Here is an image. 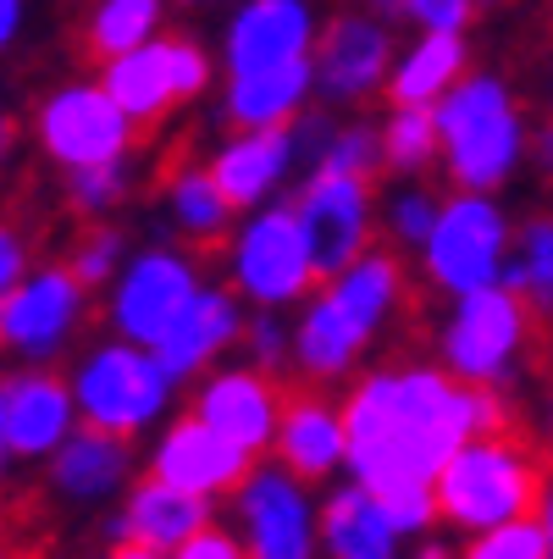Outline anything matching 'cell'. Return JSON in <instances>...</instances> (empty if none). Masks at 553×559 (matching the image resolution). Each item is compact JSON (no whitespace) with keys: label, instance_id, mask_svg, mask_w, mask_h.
I'll return each instance as SVG.
<instances>
[{"label":"cell","instance_id":"cell-19","mask_svg":"<svg viewBox=\"0 0 553 559\" xmlns=\"http://www.w3.org/2000/svg\"><path fill=\"white\" fill-rule=\"evenodd\" d=\"M272 460H282L293 476H304V483H315V488L349 476V421H344L338 388H315V382L288 388Z\"/></svg>","mask_w":553,"mask_h":559},{"label":"cell","instance_id":"cell-40","mask_svg":"<svg viewBox=\"0 0 553 559\" xmlns=\"http://www.w3.org/2000/svg\"><path fill=\"white\" fill-rule=\"evenodd\" d=\"M28 272H34V266H28V238H23V227L0 222V299H7Z\"/></svg>","mask_w":553,"mask_h":559},{"label":"cell","instance_id":"cell-11","mask_svg":"<svg viewBox=\"0 0 553 559\" xmlns=\"http://www.w3.org/2000/svg\"><path fill=\"white\" fill-rule=\"evenodd\" d=\"M200 283L205 266L194 245H183V238L178 245H144L122 261V272L106 288V328L117 338L155 344L178 322V310L200 294Z\"/></svg>","mask_w":553,"mask_h":559},{"label":"cell","instance_id":"cell-15","mask_svg":"<svg viewBox=\"0 0 553 559\" xmlns=\"http://www.w3.org/2000/svg\"><path fill=\"white\" fill-rule=\"evenodd\" d=\"M282 405H288V382L277 371H261L244 355H232L216 371H205L200 382H189V411L205 416L221 438H232L255 460L272 454Z\"/></svg>","mask_w":553,"mask_h":559},{"label":"cell","instance_id":"cell-51","mask_svg":"<svg viewBox=\"0 0 553 559\" xmlns=\"http://www.w3.org/2000/svg\"><path fill=\"white\" fill-rule=\"evenodd\" d=\"M482 7H504V0H482Z\"/></svg>","mask_w":553,"mask_h":559},{"label":"cell","instance_id":"cell-50","mask_svg":"<svg viewBox=\"0 0 553 559\" xmlns=\"http://www.w3.org/2000/svg\"><path fill=\"white\" fill-rule=\"evenodd\" d=\"M0 559H28V548H12V543H0Z\"/></svg>","mask_w":553,"mask_h":559},{"label":"cell","instance_id":"cell-8","mask_svg":"<svg viewBox=\"0 0 553 559\" xmlns=\"http://www.w3.org/2000/svg\"><path fill=\"white\" fill-rule=\"evenodd\" d=\"M100 84L117 95V106L144 128L155 133L161 122H172L183 106L205 100L216 84H221V61L189 39V34H155L111 61H100Z\"/></svg>","mask_w":553,"mask_h":559},{"label":"cell","instance_id":"cell-4","mask_svg":"<svg viewBox=\"0 0 553 559\" xmlns=\"http://www.w3.org/2000/svg\"><path fill=\"white\" fill-rule=\"evenodd\" d=\"M537 333L542 322L509 283L477 288V294L443 299L437 322H432V360L448 366L459 382L515 393L537 355Z\"/></svg>","mask_w":553,"mask_h":559},{"label":"cell","instance_id":"cell-49","mask_svg":"<svg viewBox=\"0 0 553 559\" xmlns=\"http://www.w3.org/2000/svg\"><path fill=\"white\" fill-rule=\"evenodd\" d=\"M537 443H542V454H548V465H553V399L542 405V421H537Z\"/></svg>","mask_w":553,"mask_h":559},{"label":"cell","instance_id":"cell-21","mask_svg":"<svg viewBox=\"0 0 553 559\" xmlns=\"http://www.w3.org/2000/svg\"><path fill=\"white\" fill-rule=\"evenodd\" d=\"M216 515H221L216 499H200V493L167 483V476H155V471H139L128 483V493L117 499V515L106 521V537L139 543V548H155V554H178Z\"/></svg>","mask_w":553,"mask_h":559},{"label":"cell","instance_id":"cell-39","mask_svg":"<svg viewBox=\"0 0 553 559\" xmlns=\"http://www.w3.org/2000/svg\"><path fill=\"white\" fill-rule=\"evenodd\" d=\"M172 559H250V548H244V537H239V532H232V521H221V515H216V521H211L205 532H194Z\"/></svg>","mask_w":553,"mask_h":559},{"label":"cell","instance_id":"cell-31","mask_svg":"<svg viewBox=\"0 0 553 559\" xmlns=\"http://www.w3.org/2000/svg\"><path fill=\"white\" fill-rule=\"evenodd\" d=\"M382 173L432 178L437 173V117L432 106H387L382 117Z\"/></svg>","mask_w":553,"mask_h":559},{"label":"cell","instance_id":"cell-16","mask_svg":"<svg viewBox=\"0 0 553 559\" xmlns=\"http://www.w3.org/2000/svg\"><path fill=\"white\" fill-rule=\"evenodd\" d=\"M205 162H211V173H216V183L232 205L255 211L266 200H282L299 183L310 155H304L299 122H288V128H227Z\"/></svg>","mask_w":553,"mask_h":559},{"label":"cell","instance_id":"cell-6","mask_svg":"<svg viewBox=\"0 0 553 559\" xmlns=\"http://www.w3.org/2000/svg\"><path fill=\"white\" fill-rule=\"evenodd\" d=\"M515 255V211L504 194L482 189H443L437 222L416 250V277L437 299H459L477 288H498Z\"/></svg>","mask_w":553,"mask_h":559},{"label":"cell","instance_id":"cell-2","mask_svg":"<svg viewBox=\"0 0 553 559\" xmlns=\"http://www.w3.org/2000/svg\"><path fill=\"white\" fill-rule=\"evenodd\" d=\"M437 117V178L443 189L504 194L531 167V106L493 67H470L432 106Z\"/></svg>","mask_w":553,"mask_h":559},{"label":"cell","instance_id":"cell-47","mask_svg":"<svg viewBox=\"0 0 553 559\" xmlns=\"http://www.w3.org/2000/svg\"><path fill=\"white\" fill-rule=\"evenodd\" d=\"M537 95H542V111H553V50H548L542 67H537Z\"/></svg>","mask_w":553,"mask_h":559},{"label":"cell","instance_id":"cell-38","mask_svg":"<svg viewBox=\"0 0 553 559\" xmlns=\"http://www.w3.org/2000/svg\"><path fill=\"white\" fill-rule=\"evenodd\" d=\"M382 504H387V515H393V526H399V532H405L410 543L443 526V515H437V493H432V483H399V488H382Z\"/></svg>","mask_w":553,"mask_h":559},{"label":"cell","instance_id":"cell-42","mask_svg":"<svg viewBox=\"0 0 553 559\" xmlns=\"http://www.w3.org/2000/svg\"><path fill=\"white\" fill-rule=\"evenodd\" d=\"M410 559H465V548H459V532L437 526V532L416 537V543H410Z\"/></svg>","mask_w":553,"mask_h":559},{"label":"cell","instance_id":"cell-33","mask_svg":"<svg viewBox=\"0 0 553 559\" xmlns=\"http://www.w3.org/2000/svg\"><path fill=\"white\" fill-rule=\"evenodd\" d=\"M139 189V173H133V155L122 162H100V167H77L67 173V211L84 216V222H100V216H117Z\"/></svg>","mask_w":553,"mask_h":559},{"label":"cell","instance_id":"cell-30","mask_svg":"<svg viewBox=\"0 0 553 559\" xmlns=\"http://www.w3.org/2000/svg\"><path fill=\"white\" fill-rule=\"evenodd\" d=\"M167 28V0H95L84 17V50L95 61H111Z\"/></svg>","mask_w":553,"mask_h":559},{"label":"cell","instance_id":"cell-41","mask_svg":"<svg viewBox=\"0 0 553 559\" xmlns=\"http://www.w3.org/2000/svg\"><path fill=\"white\" fill-rule=\"evenodd\" d=\"M531 173L542 178L548 200H553V111L537 122V139H531Z\"/></svg>","mask_w":553,"mask_h":559},{"label":"cell","instance_id":"cell-23","mask_svg":"<svg viewBox=\"0 0 553 559\" xmlns=\"http://www.w3.org/2000/svg\"><path fill=\"white\" fill-rule=\"evenodd\" d=\"M133 476H139L133 438L106 432V427H89V421H77L72 438L45 460V483H50V493L61 504H106V499H122Z\"/></svg>","mask_w":553,"mask_h":559},{"label":"cell","instance_id":"cell-37","mask_svg":"<svg viewBox=\"0 0 553 559\" xmlns=\"http://www.w3.org/2000/svg\"><path fill=\"white\" fill-rule=\"evenodd\" d=\"M365 7H376L393 23H410V28H470L482 0H365Z\"/></svg>","mask_w":553,"mask_h":559},{"label":"cell","instance_id":"cell-22","mask_svg":"<svg viewBox=\"0 0 553 559\" xmlns=\"http://www.w3.org/2000/svg\"><path fill=\"white\" fill-rule=\"evenodd\" d=\"M0 411H7V438L17 460H50L84 421L72 377L50 366H17L12 377H0Z\"/></svg>","mask_w":553,"mask_h":559},{"label":"cell","instance_id":"cell-13","mask_svg":"<svg viewBox=\"0 0 553 559\" xmlns=\"http://www.w3.org/2000/svg\"><path fill=\"white\" fill-rule=\"evenodd\" d=\"M89 283L67 261L34 266L7 299H0V349L17 366H50L89 322Z\"/></svg>","mask_w":553,"mask_h":559},{"label":"cell","instance_id":"cell-5","mask_svg":"<svg viewBox=\"0 0 553 559\" xmlns=\"http://www.w3.org/2000/svg\"><path fill=\"white\" fill-rule=\"evenodd\" d=\"M216 255H221V283L250 310H293L327 277L288 194L255 211H239V222H232Z\"/></svg>","mask_w":553,"mask_h":559},{"label":"cell","instance_id":"cell-43","mask_svg":"<svg viewBox=\"0 0 553 559\" xmlns=\"http://www.w3.org/2000/svg\"><path fill=\"white\" fill-rule=\"evenodd\" d=\"M23 28V0H0V50H7Z\"/></svg>","mask_w":553,"mask_h":559},{"label":"cell","instance_id":"cell-52","mask_svg":"<svg viewBox=\"0 0 553 559\" xmlns=\"http://www.w3.org/2000/svg\"><path fill=\"white\" fill-rule=\"evenodd\" d=\"M183 7H194V0H183Z\"/></svg>","mask_w":553,"mask_h":559},{"label":"cell","instance_id":"cell-28","mask_svg":"<svg viewBox=\"0 0 553 559\" xmlns=\"http://www.w3.org/2000/svg\"><path fill=\"white\" fill-rule=\"evenodd\" d=\"M470 67L477 61H470L465 28H416L393 61L387 106H437Z\"/></svg>","mask_w":553,"mask_h":559},{"label":"cell","instance_id":"cell-7","mask_svg":"<svg viewBox=\"0 0 553 559\" xmlns=\"http://www.w3.org/2000/svg\"><path fill=\"white\" fill-rule=\"evenodd\" d=\"M72 393H77V416L89 427L122 432V438H149L178 416V382L161 366L149 344L133 338H100L72 360Z\"/></svg>","mask_w":553,"mask_h":559},{"label":"cell","instance_id":"cell-14","mask_svg":"<svg viewBox=\"0 0 553 559\" xmlns=\"http://www.w3.org/2000/svg\"><path fill=\"white\" fill-rule=\"evenodd\" d=\"M34 133H39V150L61 173H77V167H100V162H122V155L139 150L144 128L117 106V95L100 84H61L39 100L34 111Z\"/></svg>","mask_w":553,"mask_h":559},{"label":"cell","instance_id":"cell-10","mask_svg":"<svg viewBox=\"0 0 553 559\" xmlns=\"http://www.w3.org/2000/svg\"><path fill=\"white\" fill-rule=\"evenodd\" d=\"M399 45V23L365 0L327 12L322 34H315V100L327 111H365L371 100H387Z\"/></svg>","mask_w":553,"mask_h":559},{"label":"cell","instance_id":"cell-36","mask_svg":"<svg viewBox=\"0 0 553 559\" xmlns=\"http://www.w3.org/2000/svg\"><path fill=\"white\" fill-rule=\"evenodd\" d=\"M244 360H255L261 371L288 377L293 371V316L288 310H250V328H244Z\"/></svg>","mask_w":553,"mask_h":559},{"label":"cell","instance_id":"cell-27","mask_svg":"<svg viewBox=\"0 0 553 559\" xmlns=\"http://www.w3.org/2000/svg\"><path fill=\"white\" fill-rule=\"evenodd\" d=\"M161 211L172 233L194 250H221V238L239 222V205L221 194L211 162H194V155H172L161 167Z\"/></svg>","mask_w":553,"mask_h":559},{"label":"cell","instance_id":"cell-35","mask_svg":"<svg viewBox=\"0 0 553 559\" xmlns=\"http://www.w3.org/2000/svg\"><path fill=\"white\" fill-rule=\"evenodd\" d=\"M459 548H465V559H548V537H542L537 515H515V521H498L482 532H465Z\"/></svg>","mask_w":553,"mask_h":559},{"label":"cell","instance_id":"cell-18","mask_svg":"<svg viewBox=\"0 0 553 559\" xmlns=\"http://www.w3.org/2000/svg\"><path fill=\"white\" fill-rule=\"evenodd\" d=\"M250 465H255V454H244L239 443L221 438L194 411L172 416L161 432L149 438V454H144V471L167 476V483H178V488H189L200 499H216V504H227V493L250 476Z\"/></svg>","mask_w":553,"mask_h":559},{"label":"cell","instance_id":"cell-1","mask_svg":"<svg viewBox=\"0 0 553 559\" xmlns=\"http://www.w3.org/2000/svg\"><path fill=\"white\" fill-rule=\"evenodd\" d=\"M344 421H349V476L365 488H399V483H437L448 454L515 421L504 388L459 382L432 355H399L365 366L338 388Z\"/></svg>","mask_w":553,"mask_h":559},{"label":"cell","instance_id":"cell-44","mask_svg":"<svg viewBox=\"0 0 553 559\" xmlns=\"http://www.w3.org/2000/svg\"><path fill=\"white\" fill-rule=\"evenodd\" d=\"M537 521H542V537H548V559H553V476H548V488L537 499Z\"/></svg>","mask_w":553,"mask_h":559},{"label":"cell","instance_id":"cell-9","mask_svg":"<svg viewBox=\"0 0 553 559\" xmlns=\"http://www.w3.org/2000/svg\"><path fill=\"white\" fill-rule=\"evenodd\" d=\"M221 510L244 537L250 559H322V488L272 454L250 465Z\"/></svg>","mask_w":553,"mask_h":559},{"label":"cell","instance_id":"cell-24","mask_svg":"<svg viewBox=\"0 0 553 559\" xmlns=\"http://www.w3.org/2000/svg\"><path fill=\"white\" fill-rule=\"evenodd\" d=\"M288 316H293V382L344 388V382L360 377L365 360L376 355V349L365 344V333L333 305L327 288H315L310 299H299Z\"/></svg>","mask_w":553,"mask_h":559},{"label":"cell","instance_id":"cell-46","mask_svg":"<svg viewBox=\"0 0 553 559\" xmlns=\"http://www.w3.org/2000/svg\"><path fill=\"white\" fill-rule=\"evenodd\" d=\"M100 559H172V554H155V548H139V543H111Z\"/></svg>","mask_w":553,"mask_h":559},{"label":"cell","instance_id":"cell-26","mask_svg":"<svg viewBox=\"0 0 553 559\" xmlns=\"http://www.w3.org/2000/svg\"><path fill=\"white\" fill-rule=\"evenodd\" d=\"M216 106L227 128H288L299 122L315 100V56L282 61V67H255V72H221Z\"/></svg>","mask_w":553,"mask_h":559},{"label":"cell","instance_id":"cell-45","mask_svg":"<svg viewBox=\"0 0 553 559\" xmlns=\"http://www.w3.org/2000/svg\"><path fill=\"white\" fill-rule=\"evenodd\" d=\"M12 155H17V122H12L7 111H0V173H7Z\"/></svg>","mask_w":553,"mask_h":559},{"label":"cell","instance_id":"cell-12","mask_svg":"<svg viewBox=\"0 0 553 559\" xmlns=\"http://www.w3.org/2000/svg\"><path fill=\"white\" fill-rule=\"evenodd\" d=\"M293 211L310 233V250L322 261V272H344L360 261L371 245H382V194L376 178L338 173V167H304L293 183Z\"/></svg>","mask_w":553,"mask_h":559},{"label":"cell","instance_id":"cell-48","mask_svg":"<svg viewBox=\"0 0 553 559\" xmlns=\"http://www.w3.org/2000/svg\"><path fill=\"white\" fill-rule=\"evenodd\" d=\"M12 438H7V411H0V493H7V471H12Z\"/></svg>","mask_w":553,"mask_h":559},{"label":"cell","instance_id":"cell-20","mask_svg":"<svg viewBox=\"0 0 553 559\" xmlns=\"http://www.w3.org/2000/svg\"><path fill=\"white\" fill-rule=\"evenodd\" d=\"M322 12L315 0H239L221 28V72H255V67H282L315 56Z\"/></svg>","mask_w":553,"mask_h":559},{"label":"cell","instance_id":"cell-34","mask_svg":"<svg viewBox=\"0 0 553 559\" xmlns=\"http://www.w3.org/2000/svg\"><path fill=\"white\" fill-rule=\"evenodd\" d=\"M133 250H128V233L111 222V216H100V222H89L84 233L72 238V255H67V266L84 277L95 294L100 288H111V277L122 272V261H128Z\"/></svg>","mask_w":553,"mask_h":559},{"label":"cell","instance_id":"cell-32","mask_svg":"<svg viewBox=\"0 0 553 559\" xmlns=\"http://www.w3.org/2000/svg\"><path fill=\"white\" fill-rule=\"evenodd\" d=\"M443 189H432L426 178H393V189L382 194V245L405 250L416 261V250L426 245V233L437 222Z\"/></svg>","mask_w":553,"mask_h":559},{"label":"cell","instance_id":"cell-17","mask_svg":"<svg viewBox=\"0 0 553 559\" xmlns=\"http://www.w3.org/2000/svg\"><path fill=\"white\" fill-rule=\"evenodd\" d=\"M244 328H250V305L232 294L227 283H200V294L178 310V322L155 338L149 349L161 355V366L172 371L178 388L200 382L205 371H216L221 360H232L244 349Z\"/></svg>","mask_w":553,"mask_h":559},{"label":"cell","instance_id":"cell-3","mask_svg":"<svg viewBox=\"0 0 553 559\" xmlns=\"http://www.w3.org/2000/svg\"><path fill=\"white\" fill-rule=\"evenodd\" d=\"M548 476H553V465H548L542 443L531 432H520L515 421L498 427V432H477L437 471V483H432L437 515L459 537L498 526V521H515V515H537Z\"/></svg>","mask_w":553,"mask_h":559},{"label":"cell","instance_id":"cell-25","mask_svg":"<svg viewBox=\"0 0 553 559\" xmlns=\"http://www.w3.org/2000/svg\"><path fill=\"white\" fill-rule=\"evenodd\" d=\"M322 559H410V537L393 526L382 493L360 476L322 488Z\"/></svg>","mask_w":553,"mask_h":559},{"label":"cell","instance_id":"cell-29","mask_svg":"<svg viewBox=\"0 0 553 559\" xmlns=\"http://www.w3.org/2000/svg\"><path fill=\"white\" fill-rule=\"evenodd\" d=\"M504 283L531 305L542 328H553V205L515 216V255H509Z\"/></svg>","mask_w":553,"mask_h":559}]
</instances>
